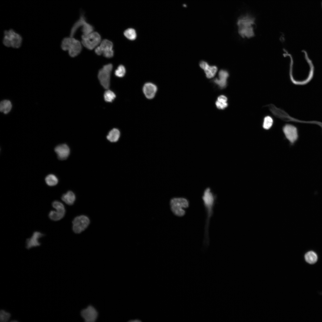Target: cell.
<instances>
[{
	"label": "cell",
	"instance_id": "obj_20",
	"mask_svg": "<svg viewBox=\"0 0 322 322\" xmlns=\"http://www.w3.org/2000/svg\"><path fill=\"white\" fill-rule=\"evenodd\" d=\"M65 213L55 209L50 211L48 214V217L51 220L56 221L62 219L64 216Z\"/></svg>",
	"mask_w": 322,
	"mask_h": 322
},
{
	"label": "cell",
	"instance_id": "obj_9",
	"mask_svg": "<svg viewBox=\"0 0 322 322\" xmlns=\"http://www.w3.org/2000/svg\"><path fill=\"white\" fill-rule=\"evenodd\" d=\"M113 47L112 42L105 39L101 41L99 45L95 48V52L97 55H103L105 57L110 58L114 55Z\"/></svg>",
	"mask_w": 322,
	"mask_h": 322
},
{
	"label": "cell",
	"instance_id": "obj_1",
	"mask_svg": "<svg viewBox=\"0 0 322 322\" xmlns=\"http://www.w3.org/2000/svg\"><path fill=\"white\" fill-rule=\"evenodd\" d=\"M289 71L291 80L295 84H304L311 80L314 67L305 51H299L291 56Z\"/></svg>",
	"mask_w": 322,
	"mask_h": 322
},
{
	"label": "cell",
	"instance_id": "obj_26",
	"mask_svg": "<svg viewBox=\"0 0 322 322\" xmlns=\"http://www.w3.org/2000/svg\"><path fill=\"white\" fill-rule=\"evenodd\" d=\"M124 35L126 38L130 40H134L137 37L136 31L133 28H129L126 30L124 31Z\"/></svg>",
	"mask_w": 322,
	"mask_h": 322
},
{
	"label": "cell",
	"instance_id": "obj_23",
	"mask_svg": "<svg viewBox=\"0 0 322 322\" xmlns=\"http://www.w3.org/2000/svg\"><path fill=\"white\" fill-rule=\"evenodd\" d=\"M304 258L306 261L311 264L316 262L318 259L317 255L315 252L312 251L306 253L305 255Z\"/></svg>",
	"mask_w": 322,
	"mask_h": 322
},
{
	"label": "cell",
	"instance_id": "obj_21",
	"mask_svg": "<svg viewBox=\"0 0 322 322\" xmlns=\"http://www.w3.org/2000/svg\"><path fill=\"white\" fill-rule=\"evenodd\" d=\"M120 133L118 129H113L109 132L107 136V139L112 142H117L119 139Z\"/></svg>",
	"mask_w": 322,
	"mask_h": 322
},
{
	"label": "cell",
	"instance_id": "obj_25",
	"mask_svg": "<svg viewBox=\"0 0 322 322\" xmlns=\"http://www.w3.org/2000/svg\"><path fill=\"white\" fill-rule=\"evenodd\" d=\"M45 181L47 185L49 186H54L56 185L58 182V178L52 174L47 175L45 178Z\"/></svg>",
	"mask_w": 322,
	"mask_h": 322
},
{
	"label": "cell",
	"instance_id": "obj_18",
	"mask_svg": "<svg viewBox=\"0 0 322 322\" xmlns=\"http://www.w3.org/2000/svg\"><path fill=\"white\" fill-rule=\"evenodd\" d=\"M86 22V20L84 14L81 13L79 18L75 22L72 27L70 36L73 37L77 30L80 27H82Z\"/></svg>",
	"mask_w": 322,
	"mask_h": 322
},
{
	"label": "cell",
	"instance_id": "obj_29",
	"mask_svg": "<svg viewBox=\"0 0 322 322\" xmlns=\"http://www.w3.org/2000/svg\"><path fill=\"white\" fill-rule=\"evenodd\" d=\"M52 206L55 209L60 210L65 213L66 210L64 204L61 202L55 200L52 203Z\"/></svg>",
	"mask_w": 322,
	"mask_h": 322
},
{
	"label": "cell",
	"instance_id": "obj_24",
	"mask_svg": "<svg viewBox=\"0 0 322 322\" xmlns=\"http://www.w3.org/2000/svg\"><path fill=\"white\" fill-rule=\"evenodd\" d=\"M273 122V120L271 116H266L263 119L262 127L265 130H268L272 127Z\"/></svg>",
	"mask_w": 322,
	"mask_h": 322
},
{
	"label": "cell",
	"instance_id": "obj_33",
	"mask_svg": "<svg viewBox=\"0 0 322 322\" xmlns=\"http://www.w3.org/2000/svg\"><path fill=\"white\" fill-rule=\"evenodd\" d=\"M217 100L221 102H227V99L225 95H221L218 97Z\"/></svg>",
	"mask_w": 322,
	"mask_h": 322
},
{
	"label": "cell",
	"instance_id": "obj_13",
	"mask_svg": "<svg viewBox=\"0 0 322 322\" xmlns=\"http://www.w3.org/2000/svg\"><path fill=\"white\" fill-rule=\"evenodd\" d=\"M81 315L86 322H94L97 318L98 313L93 306H89L81 311Z\"/></svg>",
	"mask_w": 322,
	"mask_h": 322
},
{
	"label": "cell",
	"instance_id": "obj_31",
	"mask_svg": "<svg viewBox=\"0 0 322 322\" xmlns=\"http://www.w3.org/2000/svg\"><path fill=\"white\" fill-rule=\"evenodd\" d=\"M11 316L10 313L3 310H1L0 312V321L1 322H6L8 321Z\"/></svg>",
	"mask_w": 322,
	"mask_h": 322
},
{
	"label": "cell",
	"instance_id": "obj_19",
	"mask_svg": "<svg viewBox=\"0 0 322 322\" xmlns=\"http://www.w3.org/2000/svg\"><path fill=\"white\" fill-rule=\"evenodd\" d=\"M76 197L74 193L71 191H69L62 195L61 197L62 200L66 204L71 205L73 204L75 200Z\"/></svg>",
	"mask_w": 322,
	"mask_h": 322
},
{
	"label": "cell",
	"instance_id": "obj_12",
	"mask_svg": "<svg viewBox=\"0 0 322 322\" xmlns=\"http://www.w3.org/2000/svg\"><path fill=\"white\" fill-rule=\"evenodd\" d=\"M45 236V235L39 231H35L31 236L26 239L25 243L26 248L30 249L32 247L40 246L41 243L39 239Z\"/></svg>",
	"mask_w": 322,
	"mask_h": 322
},
{
	"label": "cell",
	"instance_id": "obj_3",
	"mask_svg": "<svg viewBox=\"0 0 322 322\" xmlns=\"http://www.w3.org/2000/svg\"><path fill=\"white\" fill-rule=\"evenodd\" d=\"M189 205L188 200L186 198L182 197H174L170 201V206L172 213L175 216L181 217L185 213V209Z\"/></svg>",
	"mask_w": 322,
	"mask_h": 322
},
{
	"label": "cell",
	"instance_id": "obj_15",
	"mask_svg": "<svg viewBox=\"0 0 322 322\" xmlns=\"http://www.w3.org/2000/svg\"><path fill=\"white\" fill-rule=\"evenodd\" d=\"M54 151L57 154L58 159L61 160L66 159L70 154V149L66 144H63L57 146Z\"/></svg>",
	"mask_w": 322,
	"mask_h": 322
},
{
	"label": "cell",
	"instance_id": "obj_17",
	"mask_svg": "<svg viewBox=\"0 0 322 322\" xmlns=\"http://www.w3.org/2000/svg\"><path fill=\"white\" fill-rule=\"evenodd\" d=\"M218 77L214 79V82L221 89L225 88L227 86V80L229 73L226 70L221 69L218 73Z\"/></svg>",
	"mask_w": 322,
	"mask_h": 322
},
{
	"label": "cell",
	"instance_id": "obj_16",
	"mask_svg": "<svg viewBox=\"0 0 322 322\" xmlns=\"http://www.w3.org/2000/svg\"><path fill=\"white\" fill-rule=\"evenodd\" d=\"M143 92L145 97L151 99L155 96L157 90V86L151 82L145 83L143 87Z\"/></svg>",
	"mask_w": 322,
	"mask_h": 322
},
{
	"label": "cell",
	"instance_id": "obj_7",
	"mask_svg": "<svg viewBox=\"0 0 322 322\" xmlns=\"http://www.w3.org/2000/svg\"><path fill=\"white\" fill-rule=\"evenodd\" d=\"M216 196L209 188H206L203 192L202 199L207 216H212L215 205Z\"/></svg>",
	"mask_w": 322,
	"mask_h": 322
},
{
	"label": "cell",
	"instance_id": "obj_4",
	"mask_svg": "<svg viewBox=\"0 0 322 322\" xmlns=\"http://www.w3.org/2000/svg\"><path fill=\"white\" fill-rule=\"evenodd\" d=\"M255 22V18L250 14H245L240 17L237 22L239 33L243 35L252 33Z\"/></svg>",
	"mask_w": 322,
	"mask_h": 322
},
{
	"label": "cell",
	"instance_id": "obj_14",
	"mask_svg": "<svg viewBox=\"0 0 322 322\" xmlns=\"http://www.w3.org/2000/svg\"><path fill=\"white\" fill-rule=\"evenodd\" d=\"M199 65L201 68L203 70L207 78H213L216 73L218 69L216 66L210 65L207 62L203 61H200Z\"/></svg>",
	"mask_w": 322,
	"mask_h": 322
},
{
	"label": "cell",
	"instance_id": "obj_30",
	"mask_svg": "<svg viewBox=\"0 0 322 322\" xmlns=\"http://www.w3.org/2000/svg\"><path fill=\"white\" fill-rule=\"evenodd\" d=\"M126 73V69L125 66L122 65H120L115 70L114 74L117 77L121 78L124 76Z\"/></svg>",
	"mask_w": 322,
	"mask_h": 322
},
{
	"label": "cell",
	"instance_id": "obj_22",
	"mask_svg": "<svg viewBox=\"0 0 322 322\" xmlns=\"http://www.w3.org/2000/svg\"><path fill=\"white\" fill-rule=\"evenodd\" d=\"M12 105L10 101L8 100H4L0 103V110L5 114L9 113L11 110Z\"/></svg>",
	"mask_w": 322,
	"mask_h": 322
},
{
	"label": "cell",
	"instance_id": "obj_5",
	"mask_svg": "<svg viewBox=\"0 0 322 322\" xmlns=\"http://www.w3.org/2000/svg\"><path fill=\"white\" fill-rule=\"evenodd\" d=\"M22 42L21 36L13 30L4 31L3 43L5 46L17 48L21 46Z\"/></svg>",
	"mask_w": 322,
	"mask_h": 322
},
{
	"label": "cell",
	"instance_id": "obj_2",
	"mask_svg": "<svg viewBox=\"0 0 322 322\" xmlns=\"http://www.w3.org/2000/svg\"><path fill=\"white\" fill-rule=\"evenodd\" d=\"M62 49L67 51L69 55L72 57L78 55L82 50V45L80 42L73 37L64 38L62 40L61 45Z\"/></svg>",
	"mask_w": 322,
	"mask_h": 322
},
{
	"label": "cell",
	"instance_id": "obj_10",
	"mask_svg": "<svg viewBox=\"0 0 322 322\" xmlns=\"http://www.w3.org/2000/svg\"><path fill=\"white\" fill-rule=\"evenodd\" d=\"M90 222L89 218L84 215L76 217L72 221V228L74 233H80L88 227Z\"/></svg>",
	"mask_w": 322,
	"mask_h": 322
},
{
	"label": "cell",
	"instance_id": "obj_32",
	"mask_svg": "<svg viewBox=\"0 0 322 322\" xmlns=\"http://www.w3.org/2000/svg\"><path fill=\"white\" fill-rule=\"evenodd\" d=\"M217 108L219 109H224L228 106L227 102H221L217 100L215 103Z\"/></svg>",
	"mask_w": 322,
	"mask_h": 322
},
{
	"label": "cell",
	"instance_id": "obj_6",
	"mask_svg": "<svg viewBox=\"0 0 322 322\" xmlns=\"http://www.w3.org/2000/svg\"><path fill=\"white\" fill-rule=\"evenodd\" d=\"M101 42V37L97 32L93 31L87 35L81 36V44L89 50H92L98 46Z\"/></svg>",
	"mask_w": 322,
	"mask_h": 322
},
{
	"label": "cell",
	"instance_id": "obj_11",
	"mask_svg": "<svg viewBox=\"0 0 322 322\" xmlns=\"http://www.w3.org/2000/svg\"><path fill=\"white\" fill-rule=\"evenodd\" d=\"M282 131L286 138L291 144H293L297 141L298 133L295 126L291 124H287L283 127Z\"/></svg>",
	"mask_w": 322,
	"mask_h": 322
},
{
	"label": "cell",
	"instance_id": "obj_28",
	"mask_svg": "<svg viewBox=\"0 0 322 322\" xmlns=\"http://www.w3.org/2000/svg\"><path fill=\"white\" fill-rule=\"evenodd\" d=\"M104 97L105 100L107 102H112L115 98L116 95L112 91L107 90L104 93Z\"/></svg>",
	"mask_w": 322,
	"mask_h": 322
},
{
	"label": "cell",
	"instance_id": "obj_8",
	"mask_svg": "<svg viewBox=\"0 0 322 322\" xmlns=\"http://www.w3.org/2000/svg\"><path fill=\"white\" fill-rule=\"evenodd\" d=\"M113 68L112 64L104 65L98 71V78L100 83L105 89H108L110 85V77Z\"/></svg>",
	"mask_w": 322,
	"mask_h": 322
},
{
	"label": "cell",
	"instance_id": "obj_27",
	"mask_svg": "<svg viewBox=\"0 0 322 322\" xmlns=\"http://www.w3.org/2000/svg\"><path fill=\"white\" fill-rule=\"evenodd\" d=\"M94 30L93 27L87 21L82 27L81 30L83 33L82 35H85L93 32Z\"/></svg>",
	"mask_w": 322,
	"mask_h": 322
}]
</instances>
